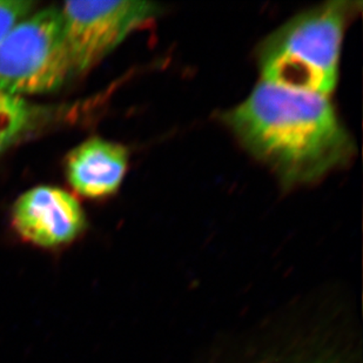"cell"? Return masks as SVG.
Here are the masks:
<instances>
[{
    "instance_id": "1",
    "label": "cell",
    "mask_w": 363,
    "mask_h": 363,
    "mask_svg": "<svg viewBox=\"0 0 363 363\" xmlns=\"http://www.w3.org/2000/svg\"><path fill=\"white\" fill-rule=\"evenodd\" d=\"M221 121L284 189L315 184L354 159L352 134L327 96L261 82Z\"/></svg>"
},
{
    "instance_id": "2",
    "label": "cell",
    "mask_w": 363,
    "mask_h": 363,
    "mask_svg": "<svg viewBox=\"0 0 363 363\" xmlns=\"http://www.w3.org/2000/svg\"><path fill=\"white\" fill-rule=\"evenodd\" d=\"M361 9V1L334 0L286 21L257 48L262 82L328 98L339 82L346 28Z\"/></svg>"
},
{
    "instance_id": "3",
    "label": "cell",
    "mask_w": 363,
    "mask_h": 363,
    "mask_svg": "<svg viewBox=\"0 0 363 363\" xmlns=\"http://www.w3.org/2000/svg\"><path fill=\"white\" fill-rule=\"evenodd\" d=\"M71 77L60 7L28 14L0 39V91L23 98L45 94Z\"/></svg>"
},
{
    "instance_id": "4",
    "label": "cell",
    "mask_w": 363,
    "mask_h": 363,
    "mask_svg": "<svg viewBox=\"0 0 363 363\" xmlns=\"http://www.w3.org/2000/svg\"><path fill=\"white\" fill-rule=\"evenodd\" d=\"M164 7L153 1H67L60 7L72 76L89 72L132 32L155 21Z\"/></svg>"
},
{
    "instance_id": "5",
    "label": "cell",
    "mask_w": 363,
    "mask_h": 363,
    "mask_svg": "<svg viewBox=\"0 0 363 363\" xmlns=\"http://www.w3.org/2000/svg\"><path fill=\"white\" fill-rule=\"evenodd\" d=\"M11 220L21 239L44 250L71 245L87 226L80 202L69 192L48 186L35 187L19 196Z\"/></svg>"
},
{
    "instance_id": "6",
    "label": "cell",
    "mask_w": 363,
    "mask_h": 363,
    "mask_svg": "<svg viewBox=\"0 0 363 363\" xmlns=\"http://www.w3.org/2000/svg\"><path fill=\"white\" fill-rule=\"evenodd\" d=\"M130 162L123 145L103 138H91L69 152L65 173L69 185L79 196L103 199L121 189Z\"/></svg>"
},
{
    "instance_id": "7",
    "label": "cell",
    "mask_w": 363,
    "mask_h": 363,
    "mask_svg": "<svg viewBox=\"0 0 363 363\" xmlns=\"http://www.w3.org/2000/svg\"><path fill=\"white\" fill-rule=\"evenodd\" d=\"M53 108L0 91V153L51 123Z\"/></svg>"
},
{
    "instance_id": "8",
    "label": "cell",
    "mask_w": 363,
    "mask_h": 363,
    "mask_svg": "<svg viewBox=\"0 0 363 363\" xmlns=\"http://www.w3.org/2000/svg\"><path fill=\"white\" fill-rule=\"evenodd\" d=\"M35 4L24 0H6L0 1V39L6 35L10 28L18 21L32 13Z\"/></svg>"
}]
</instances>
